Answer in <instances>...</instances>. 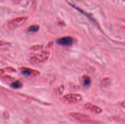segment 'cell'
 I'll return each mask as SVG.
<instances>
[{"label":"cell","instance_id":"12","mask_svg":"<svg viewBox=\"0 0 125 124\" xmlns=\"http://www.w3.org/2000/svg\"><path fill=\"white\" fill-rule=\"evenodd\" d=\"M63 90H64V86H63V85H61V86H60L57 88V91L59 92V94H61L62 92H63Z\"/></svg>","mask_w":125,"mask_h":124},{"label":"cell","instance_id":"6","mask_svg":"<svg viewBox=\"0 0 125 124\" xmlns=\"http://www.w3.org/2000/svg\"><path fill=\"white\" fill-rule=\"evenodd\" d=\"M20 70L21 74L26 77H29L31 76V75L36 76L38 74H39V71H37L33 70V69L27 68L26 67H22L20 69Z\"/></svg>","mask_w":125,"mask_h":124},{"label":"cell","instance_id":"7","mask_svg":"<svg viewBox=\"0 0 125 124\" xmlns=\"http://www.w3.org/2000/svg\"><path fill=\"white\" fill-rule=\"evenodd\" d=\"M72 116L74 118V119H77L79 121L81 122H85L89 120V117L87 115H85V114H81V113H72Z\"/></svg>","mask_w":125,"mask_h":124},{"label":"cell","instance_id":"9","mask_svg":"<svg viewBox=\"0 0 125 124\" xmlns=\"http://www.w3.org/2000/svg\"><path fill=\"white\" fill-rule=\"evenodd\" d=\"M39 30V26L38 25H32L29 26L28 29V32L35 33Z\"/></svg>","mask_w":125,"mask_h":124},{"label":"cell","instance_id":"1","mask_svg":"<svg viewBox=\"0 0 125 124\" xmlns=\"http://www.w3.org/2000/svg\"><path fill=\"white\" fill-rule=\"evenodd\" d=\"M50 53L49 51H43L39 53L32 56L30 58V62L33 64H37L46 62L50 57Z\"/></svg>","mask_w":125,"mask_h":124},{"label":"cell","instance_id":"4","mask_svg":"<svg viewBox=\"0 0 125 124\" xmlns=\"http://www.w3.org/2000/svg\"><path fill=\"white\" fill-rule=\"evenodd\" d=\"M57 43L62 46H71L73 43V39L71 36H63L58 39L57 40Z\"/></svg>","mask_w":125,"mask_h":124},{"label":"cell","instance_id":"3","mask_svg":"<svg viewBox=\"0 0 125 124\" xmlns=\"http://www.w3.org/2000/svg\"><path fill=\"white\" fill-rule=\"evenodd\" d=\"M63 99L65 102L74 104V103H79L83 99V97L79 94L70 93L65 95L63 97Z\"/></svg>","mask_w":125,"mask_h":124},{"label":"cell","instance_id":"11","mask_svg":"<svg viewBox=\"0 0 125 124\" xmlns=\"http://www.w3.org/2000/svg\"><path fill=\"white\" fill-rule=\"evenodd\" d=\"M42 47V46L41 45H35V46H32L31 47L30 49H32V50H37V49H40Z\"/></svg>","mask_w":125,"mask_h":124},{"label":"cell","instance_id":"5","mask_svg":"<svg viewBox=\"0 0 125 124\" xmlns=\"http://www.w3.org/2000/svg\"><path fill=\"white\" fill-rule=\"evenodd\" d=\"M84 108L86 109H89L95 114H100L102 112V109L98 106L92 104L91 103H86L84 105Z\"/></svg>","mask_w":125,"mask_h":124},{"label":"cell","instance_id":"10","mask_svg":"<svg viewBox=\"0 0 125 124\" xmlns=\"http://www.w3.org/2000/svg\"><path fill=\"white\" fill-rule=\"evenodd\" d=\"M91 83V79L89 76H85L84 79V85L85 86H89Z\"/></svg>","mask_w":125,"mask_h":124},{"label":"cell","instance_id":"2","mask_svg":"<svg viewBox=\"0 0 125 124\" xmlns=\"http://www.w3.org/2000/svg\"><path fill=\"white\" fill-rule=\"evenodd\" d=\"M28 19V17H18L15 19H12L8 23L7 25H8V28L10 30H15L17 28L21 26L22 25L25 23Z\"/></svg>","mask_w":125,"mask_h":124},{"label":"cell","instance_id":"8","mask_svg":"<svg viewBox=\"0 0 125 124\" xmlns=\"http://www.w3.org/2000/svg\"><path fill=\"white\" fill-rule=\"evenodd\" d=\"M10 86L11 87L13 88L18 89L21 88L22 86H23V84H22V83L21 82L20 80H16V81H13V82L11 83Z\"/></svg>","mask_w":125,"mask_h":124}]
</instances>
